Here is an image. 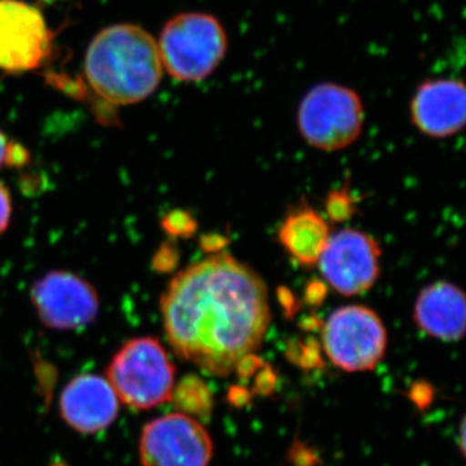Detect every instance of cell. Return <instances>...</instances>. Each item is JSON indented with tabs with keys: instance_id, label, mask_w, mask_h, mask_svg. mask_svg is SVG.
I'll return each instance as SVG.
<instances>
[{
	"instance_id": "cell-1",
	"label": "cell",
	"mask_w": 466,
	"mask_h": 466,
	"mask_svg": "<svg viewBox=\"0 0 466 466\" xmlns=\"http://www.w3.org/2000/svg\"><path fill=\"white\" fill-rule=\"evenodd\" d=\"M161 312L174 351L222 377L262 346L271 324L265 281L228 253L214 254L174 276Z\"/></svg>"
},
{
	"instance_id": "cell-2",
	"label": "cell",
	"mask_w": 466,
	"mask_h": 466,
	"mask_svg": "<svg viewBox=\"0 0 466 466\" xmlns=\"http://www.w3.org/2000/svg\"><path fill=\"white\" fill-rule=\"evenodd\" d=\"M162 73L157 42L142 27L131 24L101 30L85 57L88 85L112 106L146 100L158 87Z\"/></svg>"
},
{
	"instance_id": "cell-3",
	"label": "cell",
	"mask_w": 466,
	"mask_h": 466,
	"mask_svg": "<svg viewBox=\"0 0 466 466\" xmlns=\"http://www.w3.org/2000/svg\"><path fill=\"white\" fill-rule=\"evenodd\" d=\"M106 380L126 407L148 410L171 400L175 367L158 339L139 337L116 352L106 368Z\"/></svg>"
},
{
	"instance_id": "cell-4",
	"label": "cell",
	"mask_w": 466,
	"mask_h": 466,
	"mask_svg": "<svg viewBox=\"0 0 466 466\" xmlns=\"http://www.w3.org/2000/svg\"><path fill=\"white\" fill-rule=\"evenodd\" d=\"M162 66L177 81L198 82L210 76L227 52L225 27L207 14L177 15L157 43Z\"/></svg>"
},
{
	"instance_id": "cell-5",
	"label": "cell",
	"mask_w": 466,
	"mask_h": 466,
	"mask_svg": "<svg viewBox=\"0 0 466 466\" xmlns=\"http://www.w3.org/2000/svg\"><path fill=\"white\" fill-rule=\"evenodd\" d=\"M297 122L303 139L314 148L345 149L363 130V103L345 86L318 85L300 101Z\"/></svg>"
},
{
	"instance_id": "cell-6",
	"label": "cell",
	"mask_w": 466,
	"mask_h": 466,
	"mask_svg": "<svg viewBox=\"0 0 466 466\" xmlns=\"http://www.w3.org/2000/svg\"><path fill=\"white\" fill-rule=\"evenodd\" d=\"M325 354L346 372L372 370L381 361L388 333L375 309L361 305L337 309L321 332Z\"/></svg>"
},
{
	"instance_id": "cell-7",
	"label": "cell",
	"mask_w": 466,
	"mask_h": 466,
	"mask_svg": "<svg viewBox=\"0 0 466 466\" xmlns=\"http://www.w3.org/2000/svg\"><path fill=\"white\" fill-rule=\"evenodd\" d=\"M139 458L143 466H208L213 441L195 417L168 413L144 426Z\"/></svg>"
},
{
	"instance_id": "cell-8",
	"label": "cell",
	"mask_w": 466,
	"mask_h": 466,
	"mask_svg": "<svg viewBox=\"0 0 466 466\" xmlns=\"http://www.w3.org/2000/svg\"><path fill=\"white\" fill-rule=\"evenodd\" d=\"M381 248L372 236L346 228L329 236L317 265L325 283L342 296L367 293L380 276Z\"/></svg>"
},
{
	"instance_id": "cell-9",
	"label": "cell",
	"mask_w": 466,
	"mask_h": 466,
	"mask_svg": "<svg viewBox=\"0 0 466 466\" xmlns=\"http://www.w3.org/2000/svg\"><path fill=\"white\" fill-rule=\"evenodd\" d=\"M52 52V33L38 8L21 0H0V70L38 69Z\"/></svg>"
},
{
	"instance_id": "cell-10",
	"label": "cell",
	"mask_w": 466,
	"mask_h": 466,
	"mask_svg": "<svg viewBox=\"0 0 466 466\" xmlns=\"http://www.w3.org/2000/svg\"><path fill=\"white\" fill-rule=\"evenodd\" d=\"M32 302L46 327L73 330L99 314V296L88 281L69 271H52L34 283Z\"/></svg>"
},
{
	"instance_id": "cell-11",
	"label": "cell",
	"mask_w": 466,
	"mask_h": 466,
	"mask_svg": "<svg viewBox=\"0 0 466 466\" xmlns=\"http://www.w3.org/2000/svg\"><path fill=\"white\" fill-rule=\"evenodd\" d=\"M121 401L106 377L84 373L66 383L58 400L64 422L79 434L106 431L118 417Z\"/></svg>"
},
{
	"instance_id": "cell-12",
	"label": "cell",
	"mask_w": 466,
	"mask_h": 466,
	"mask_svg": "<svg viewBox=\"0 0 466 466\" xmlns=\"http://www.w3.org/2000/svg\"><path fill=\"white\" fill-rule=\"evenodd\" d=\"M413 124L422 134L447 137L465 125L464 85L453 79H438L420 86L410 104Z\"/></svg>"
},
{
	"instance_id": "cell-13",
	"label": "cell",
	"mask_w": 466,
	"mask_h": 466,
	"mask_svg": "<svg viewBox=\"0 0 466 466\" xmlns=\"http://www.w3.org/2000/svg\"><path fill=\"white\" fill-rule=\"evenodd\" d=\"M413 319L428 336L441 341H459L466 327L464 291L450 281L428 285L417 296Z\"/></svg>"
},
{
	"instance_id": "cell-14",
	"label": "cell",
	"mask_w": 466,
	"mask_h": 466,
	"mask_svg": "<svg viewBox=\"0 0 466 466\" xmlns=\"http://www.w3.org/2000/svg\"><path fill=\"white\" fill-rule=\"evenodd\" d=\"M329 236L327 220L306 204L291 208L278 231L283 249L305 267L317 265Z\"/></svg>"
},
{
	"instance_id": "cell-15",
	"label": "cell",
	"mask_w": 466,
	"mask_h": 466,
	"mask_svg": "<svg viewBox=\"0 0 466 466\" xmlns=\"http://www.w3.org/2000/svg\"><path fill=\"white\" fill-rule=\"evenodd\" d=\"M173 398L182 410L179 412L192 417L193 415L198 417L208 415L213 404L208 386L196 377L184 379L179 385L175 386L171 400Z\"/></svg>"
},
{
	"instance_id": "cell-16",
	"label": "cell",
	"mask_w": 466,
	"mask_h": 466,
	"mask_svg": "<svg viewBox=\"0 0 466 466\" xmlns=\"http://www.w3.org/2000/svg\"><path fill=\"white\" fill-rule=\"evenodd\" d=\"M352 201L346 192L339 191L330 193L327 200V211L330 219L336 222L348 219L352 214Z\"/></svg>"
},
{
	"instance_id": "cell-17",
	"label": "cell",
	"mask_w": 466,
	"mask_h": 466,
	"mask_svg": "<svg viewBox=\"0 0 466 466\" xmlns=\"http://www.w3.org/2000/svg\"><path fill=\"white\" fill-rule=\"evenodd\" d=\"M27 159V153L23 147L9 140L7 135L0 131V168L9 165H20Z\"/></svg>"
},
{
	"instance_id": "cell-18",
	"label": "cell",
	"mask_w": 466,
	"mask_h": 466,
	"mask_svg": "<svg viewBox=\"0 0 466 466\" xmlns=\"http://www.w3.org/2000/svg\"><path fill=\"white\" fill-rule=\"evenodd\" d=\"M12 216V200L7 187L0 182V235L8 228Z\"/></svg>"
},
{
	"instance_id": "cell-19",
	"label": "cell",
	"mask_w": 466,
	"mask_h": 466,
	"mask_svg": "<svg viewBox=\"0 0 466 466\" xmlns=\"http://www.w3.org/2000/svg\"><path fill=\"white\" fill-rule=\"evenodd\" d=\"M325 293H327V291H325L323 284H309L308 290H306V296H308V302L311 303V305H318V303L323 302Z\"/></svg>"
},
{
	"instance_id": "cell-20",
	"label": "cell",
	"mask_w": 466,
	"mask_h": 466,
	"mask_svg": "<svg viewBox=\"0 0 466 466\" xmlns=\"http://www.w3.org/2000/svg\"><path fill=\"white\" fill-rule=\"evenodd\" d=\"M426 388H428L426 385L416 386V388H413V391L410 392V394H413V400H417L419 397H421V404H428L431 400V391H426Z\"/></svg>"
}]
</instances>
